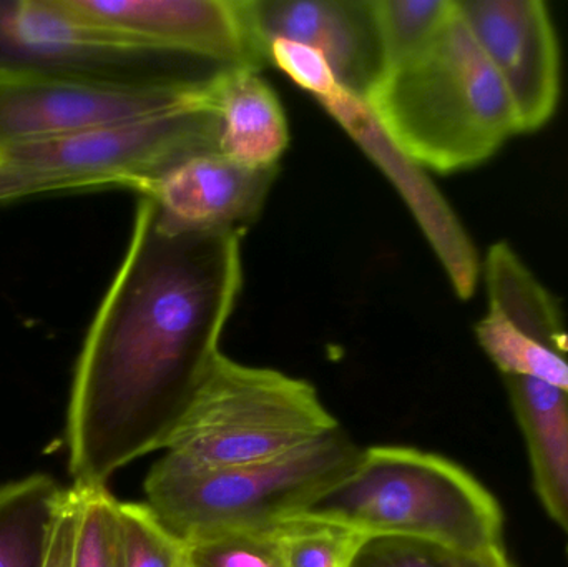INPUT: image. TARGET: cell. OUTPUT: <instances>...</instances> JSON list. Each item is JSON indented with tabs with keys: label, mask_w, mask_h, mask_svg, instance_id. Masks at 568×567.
I'll return each mask as SVG.
<instances>
[{
	"label": "cell",
	"mask_w": 568,
	"mask_h": 567,
	"mask_svg": "<svg viewBox=\"0 0 568 567\" xmlns=\"http://www.w3.org/2000/svg\"><path fill=\"white\" fill-rule=\"evenodd\" d=\"M236 230L185 232L142 196L122 265L77 362L65 443L73 486L103 488L166 449L213 365L243 286Z\"/></svg>",
	"instance_id": "cell-1"
},
{
	"label": "cell",
	"mask_w": 568,
	"mask_h": 567,
	"mask_svg": "<svg viewBox=\"0 0 568 567\" xmlns=\"http://www.w3.org/2000/svg\"><path fill=\"white\" fill-rule=\"evenodd\" d=\"M366 103L400 152L444 175L489 162L523 133L503 79L457 3L423 49L383 73Z\"/></svg>",
	"instance_id": "cell-2"
},
{
	"label": "cell",
	"mask_w": 568,
	"mask_h": 567,
	"mask_svg": "<svg viewBox=\"0 0 568 567\" xmlns=\"http://www.w3.org/2000/svg\"><path fill=\"white\" fill-rule=\"evenodd\" d=\"M294 518L336 523L367 538L417 539L450 555L504 546L503 509L470 473L403 446L363 449L353 472Z\"/></svg>",
	"instance_id": "cell-3"
},
{
	"label": "cell",
	"mask_w": 568,
	"mask_h": 567,
	"mask_svg": "<svg viewBox=\"0 0 568 567\" xmlns=\"http://www.w3.org/2000/svg\"><path fill=\"white\" fill-rule=\"evenodd\" d=\"M361 453L337 429L282 458L253 465L195 469L162 458L146 476V505L186 545L263 531L300 515L346 478Z\"/></svg>",
	"instance_id": "cell-4"
},
{
	"label": "cell",
	"mask_w": 568,
	"mask_h": 567,
	"mask_svg": "<svg viewBox=\"0 0 568 567\" xmlns=\"http://www.w3.org/2000/svg\"><path fill=\"white\" fill-rule=\"evenodd\" d=\"M341 429L316 388L220 355L163 458L215 469L270 462Z\"/></svg>",
	"instance_id": "cell-5"
},
{
	"label": "cell",
	"mask_w": 568,
	"mask_h": 567,
	"mask_svg": "<svg viewBox=\"0 0 568 567\" xmlns=\"http://www.w3.org/2000/svg\"><path fill=\"white\" fill-rule=\"evenodd\" d=\"M210 152H219V115L209 89L200 102L162 115L12 146L0 163L75 190L122 186L140 193L179 163Z\"/></svg>",
	"instance_id": "cell-6"
},
{
	"label": "cell",
	"mask_w": 568,
	"mask_h": 567,
	"mask_svg": "<svg viewBox=\"0 0 568 567\" xmlns=\"http://www.w3.org/2000/svg\"><path fill=\"white\" fill-rule=\"evenodd\" d=\"M215 79V77H213ZM0 67V155L23 143L162 115L205 99L210 83Z\"/></svg>",
	"instance_id": "cell-7"
},
{
	"label": "cell",
	"mask_w": 568,
	"mask_h": 567,
	"mask_svg": "<svg viewBox=\"0 0 568 567\" xmlns=\"http://www.w3.org/2000/svg\"><path fill=\"white\" fill-rule=\"evenodd\" d=\"M90 22L159 52L225 67L262 69L266 60L246 0H65Z\"/></svg>",
	"instance_id": "cell-8"
},
{
	"label": "cell",
	"mask_w": 568,
	"mask_h": 567,
	"mask_svg": "<svg viewBox=\"0 0 568 567\" xmlns=\"http://www.w3.org/2000/svg\"><path fill=\"white\" fill-rule=\"evenodd\" d=\"M460 17L503 79L523 133L556 115L562 60L549 6L542 0H456Z\"/></svg>",
	"instance_id": "cell-9"
},
{
	"label": "cell",
	"mask_w": 568,
	"mask_h": 567,
	"mask_svg": "<svg viewBox=\"0 0 568 567\" xmlns=\"http://www.w3.org/2000/svg\"><path fill=\"white\" fill-rule=\"evenodd\" d=\"M320 103L403 195L440 265L446 270L456 295L460 300L473 298L483 275L479 252L426 170L390 142L367 103L359 97L339 87L333 95L320 100Z\"/></svg>",
	"instance_id": "cell-10"
},
{
	"label": "cell",
	"mask_w": 568,
	"mask_h": 567,
	"mask_svg": "<svg viewBox=\"0 0 568 567\" xmlns=\"http://www.w3.org/2000/svg\"><path fill=\"white\" fill-rule=\"evenodd\" d=\"M246 9L263 55L276 39L313 47L339 85L364 102L383 77L374 0H246Z\"/></svg>",
	"instance_id": "cell-11"
},
{
	"label": "cell",
	"mask_w": 568,
	"mask_h": 567,
	"mask_svg": "<svg viewBox=\"0 0 568 567\" xmlns=\"http://www.w3.org/2000/svg\"><path fill=\"white\" fill-rule=\"evenodd\" d=\"M280 166L258 169L219 152L202 153L143 186L166 226L185 232H246L258 220Z\"/></svg>",
	"instance_id": "cell-12"
},
{
	"label": "cell",
	"mask_w": 568,
	"mask_h": 567,
	"mask_svg": "<svg viewBox=\"0 0 568 567\" xmlns=\"http://www.w3.org/2000/svg\"><path fill=\"white\" fill-rule=\"evenodd\" d=\"M0 50L50 62H160L183 55L145 49L83 19L67 7L65 0H0Z\"/></svg>",
	"instance_id": "cell-13"
},
{
	"label": "cell",
	"mask_w": 568,
	"mask_h": 567,
	"mask_svg": "<svg viewBox=\"0 0 568 567\" xmlns=\"http://www.w3.org/2000/svg\"><path fill=\"white\" fill-rule=\"evenodd\" d=\"M219 153L258 169L280 166L290 145L286 113L275 89L253 67H232L213 79Z\"/></svg>",
	"instance_id": "cell-14"
},
{
	"label": "cell",
	"mask_w": 568,
	"mask_h": 567,
	"mask_svg": "<svg viewBox=\"0 0 568 567\" xmlns=\"http://www.w3.org/2000/svg\"><path fill=\"white\" fill-rule=\"evenodd\" d=\"M526 438L534 486L550 518L568 536V393L524 376H504Z\"/></svg>",
	"instance_id": "cell-15"
},
{
	"label": "cell",
	"mask_w": 568,
	"mask_h": 567,
	"mask_svg": "<svg viewBox=\"0 0 568 567\" xmlns=\"http://www.w3.org/2000/svg\"><path fill=\"white\" fill-rule=\"evenodd\" d=\"M63 495L47 475L0 486V567H43Z\"/></svg>",
	"instance_id": "cell-16"
},
{
	"label": "cell",
	"mask_w": 568,
	"mask_h": 567,
	"mask_svg": "<svg viewBox=\"0 0 568 567\" xmlns=\"http://www.w3.org/2000/svg\"><path fill=\"white\" fill-rule=\"evenodd\" d=\"M384 72L423 49L456 12V0H374Z\"/></svg>",
	"instance_id": "cell-17"
},
{
	"label": "cell",
	"mask_w": 568,
	"mask_h": 567,
	"mask_svg": "<svg viewBox=\"0 0 568 567\" xmlns=\"http://www.w3.org/2000/svg\"><path fill=\"white\" fill-rule=\"evenodd\" d=\"M286 567H349L367 536L336 523L294 518L275 526Z\"/></svg>",
	"instance_id": "cell-18"
},
{
	"label": "cell",
	"mask_w": 568,
	"mask_h": 567,
	"mask_svg": "<svg viewBox=\"0 0 568 567\" xmlns=\"http://www.w3.org/2000/svg\"><path fill=\"white\" fill-rule=\"evenodd\" d=\"M116 518L123 567H189V545L146 503H119Z\"/></svg>",
	"instance_id": "cell-19"
},
{
	"label": "cell",
	"mask_w": 568,
	"mask_h": 567,
	"mask_svg": "<svg viewBox=\"0 0 568 567\" xmlns=\"http://www.w3.org/2000/svg\"><path fill=\"white\" fill-rule=\"evenodd\" d=\"M79 498L72 567H123L119 541V502L103 488L73 486Z\"/></svg>",
	"instance_id": "cell-20"
},
{
	"label": "cell",
	"mask_w": 568,
	"mask_h": 567,
	"mask_svg": "<svg viewBox=\"0 0 568 567\" xmlns=\"http://www.w3.org/2000/svg\"><path fill=\"white\" fill-rule=\"evenodd\" d=\"M189 567H286L275 528L233 533L189 545Z\"/></svg>",
	"instance_id": "cell-21"
},
{
	"label": "cell",
	"mask_w": 568,
	"mask_h": 567,
	"mask_svg": "<svg viewBox=\"0 0 568 567\" xmlns=\"http://www.w3.org/2000/svg\"><path fill=\"white\" fill-rule=\"evenodd\" d=\"M266 63H272L290 77L297 87L320 100L339 89L336 75L327 60L313 47L294 40L276 39L266 43Z\"/></svg>",
	"instance_id": "cell-22"
},
{
	"label": "cell",
	"mask_w": 568,
	"mask_h": 567,
	"mask_svg": "<svg viewBox=\"0 0 568 567\" xmlns=\"http://www.w3.org/2000/svg\"><path fill=\"white\" fill-rule=\"evenodd\" d=\"M349 567H454L453 555L439 546L397 536H371Z\"/></svg>",
	"instance_id": "cell-23"
},
{
	"label": "cell",
	"mask_w": 568,
	"mask_h": 567,
	"mask_svg": "<svg viewBox=\"0 0 568 567\" xmlns=\"http://www.w3.org/2000/svg\"><path fill=\"white\" fill-rule=\"evenodd\" d=\"M77 522H79V498L75 488L65 489L62 505L53 522L43 567H72L75 549Z\"/></svg>",
	"instance_id": "cell-24"
},
{
	"label": "cell",
	"mask_w": 568,
	"mask_h": 567,
	"mask_svg": "<svg viewBox=\"0 0 568 567\" xmlns=\"http://www.w3.org/2000/svg\"><path fill=\"white\" fill-rule=\"evenodd\" d=\"M75 190L70 183L36 173L22 172L0 163V202L37 195V193Z\"/></svg>",
	"instance_id": "cell-25"
},
{
	"label": "cell",
	"mask_w": 568,
	"mask_h": 567,
	"mask_svg": "<svg viewBox=\"0 0 568 567\" xmlns=\"http://www.w3.org/2000/svg\"><path fill=\"white\" fill-rule=\"evenodd\" d=\"M454 567H516L507 558L504 546L484 549L473 555H453Z\"/></svg>",
	"instance_id": "cell-26"
}]
</instances>
